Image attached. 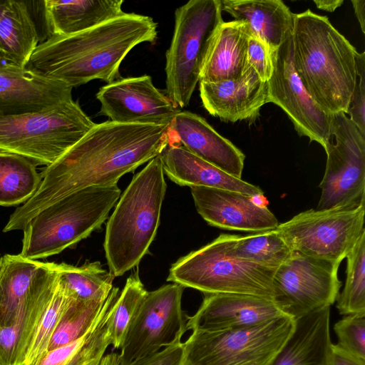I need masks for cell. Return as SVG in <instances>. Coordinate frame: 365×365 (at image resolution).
I'll list each match as a JSON object with an SVG mask.
<instances>
[{"mask_svg":"<svg viewBox=\"0 0 365 365\" xmlns=\"http://www.w3.org/2000/svg\"><path fill=\"white\" fill-rule=\"evenodd\" d=\"M365 204L300 212L275 229L293 252L341 263L365 233Z\"/></svg>","mask_w":365,"mask_h":365,"instance_id":"obj_10","label":"cell"},{"mask_svg":"<svg viewBox=\"0 0 365 365\" xmlns=\"http://www.w3.org/2000/svg\"><path fill=\"white\" fill-rule=\"evenodd\" d=\"M294 71L314 101L327 113H346L356 78L357 51L328 18L310 9L294 14Z\"/></svg>","mask_w":365,"mask_h":365,"instance_id":"obj_3","label":"cell"},{"mask_svg":"<svg viewBox=\"0 0 365 365\" xmlns=\"http://www.w3.org/2000/svg\"><path fill=\"white\" fill-rule=\"evenodd\" d=\"M71 298L68 289L58 276L54 294L41 317L23 365H31L47 351L51 336Z\"/></svg>","mask_w":365,"mask_h":365,"instance_id":"obj_36","label":"cell"},{"mask_svg":"<svg viewBox=\"0 0 365 365\" xmlns=\"http://www.w3.org/2000/svg\"><path fill=\"white\" fill-rule=\"evenodd\" d=\"M9 3V0H0V19Z\"/></svg>","mask_w":365,"mask_h":365,"instance_id":"obj_45","label":"cell"},{"mask_svg":"<svg viewBox=\"0 0 365 365\" xmlns=\"http://www.w3.org/2000/svg\"><path fill=\"white\" fill-rule=\"evenodd\" d=\"M158 24L134 13L69 36H51L38 45L26 68L45 78L78 87L98 79H120V65L137 45L155 42Z\"/></svg>","mask_w":365,"mask_h":365,"instance_id":"obj_2","label":"cell"},{"mask_svg":"<svg viewBox=\"0 0 365 365\" xmlns=\"http://www.w3.org/2000/svg\"><path fill=\"white\" fill-rule=\"evenodd\" d=\"M200 96L205 110L225 122L253 120L267 103V81L251 67L235 78L199 82Z\"/></svg>","mask_w":365,"mask_h":365,"instance_id":"obj_21","label":"cell"},{"mask_svg":"<svg viewBox=\"0 0 365 365\" xmlns=\"http://www.w3.org/2000/svg\"><path fill=\"white\" fill-rule=\"evenodd\" d=\"M251 35L244 21H223L215 34L199 82H217L240 76L246 68Z\"/></svg>","mask_w":365,"mask_h":365,"instance_id":"obj_25","label":"cell"},{"mask_svg":"<svg viewBox=\"0 0 365 365\" xmlns=\"http://www.w3.org/2000/svg\"><path fill=\"white\" fill-rule=\"evenodd\" d=\"M331 307L295 320L294 330L271 365H329Z\"/></svg>","mask_w":365,"mask_h":365,"instance_id":"obj_24","label":"cell"},{"mask_svg":"<svg viewBox=\"0 0 365 365\" xmlns=\"http://www.w3.org/2000/svg\"><path fill=\"white\" fill-rule=\"evenodd\" d=\"M232 235L221 234L197 250L180 258L170 269L167 281L204 294L233 293L273 299L277 269L232 255Z\"/></svg>","mask_w":365,"mask_h":365,"instance_id":"obj_8","label":"cell"},{"mask_svg":"<svg viewBox=\"0 0 365 365\" xmlns=\"http://www.w3.org/2000/svg\"><path fill=\"white\" fill-rule=\"evenodd\" d=\"M166 189L159 155L134 175L119 197L107 222L103 245L114 277L138 266L148 252L157 234Z\"/></svg>","mask_w":365,"mask_h":365,"instance_id":"obj_4","label":"cell"},{"mask_svg":"<svg viewBox=\"0 0 365 365\" xmlns=\"http://www.w3.org/2000/svg\"><path fill=\"white\" fill-rule=\"evenodd\" d=\"M339 264L293 252L274 274L272 301L284 315L294 320L331 307L341 286Z\"/></svg>","mask_w":365,"mask_h":365,"instance_id":"obj_12","label":"cell"},{"mask_svg":"<svg viewBox=\"0 0 365 365\" xmlns=\"http://www.w3.org/2000/svg\"><path fill=\"white\" fill-rule=\"evenodd\" d=\"M120 193L117 185L88 187L47 206L23 229L19 255L36 260L75 245L101 227Z\"/></svg>","mask_w":365,"mask_h":365,"instance_id":"obj_5","label":"cell"},{"mask_svg":"<svg viewBox=\"0 0 365 365\" xmlns=\"http://www.w3.org/2000/svg\"><path fill=\"white\" fill-rule=\"evenodd\" d=\"M220 0H190L175 12V27L165 53L166 95L175 107L188 106L218 28Z\"/></svg>","mask_w":365,"mask_h":365,"instance_id":"obj_7","label":"cell"},{"mask_svg":"<svg viewBox=\"0 0 365 365\" xmlns=\"http://www.w3.org/2000/svg\"><path fill=\"white\" fill-rule=\"evenodd\" d=\"M184 289L172 283L147 292L120 348L119 365L181 341L187 331V315L181 307Z\"/></svg>","mask_w":365,"mask_h":365,"instance_id":"obj_13","label":"cell"},{"mask_svg":"<svg viewBox=\"0 0 365 365\" xmlns=\"http://www.w3.org/2000/svg\"><path fill=\"white\" fill-rule=\"evenodd\" d=\"M355 15L359 23L361 30L363 34L365 33V1L364 0H351V1Z\"/></svg>","mask_w":365,"mask_h":365,"instance_id":"obj_42","label":"cell"},{"mask_svg":"<svg viewBox=\"0 0 365 365\" xmlns=\"http://www.w3.org/2000/svg\"><path fill=\"white\" fill-rule=\"evenodd\" d=\"M337 345L365 361V313L346 315L334 326Z\"/></svg>","mask_w":365,"mask_h":365,"instance_id":"obj_37","label":"cell"},{"mask_svg":"<svg viewBox=\"0 0 365 365\" xmlns=\"http://www.w3.org/2000/svg\"><path fill=\"white\" fill-rule=\"evenodd\" d=\"M38 41L26 1L9 0L0 19V61L25 68Z\"/></svg>","mask_w":365,"mask_h":365,"instance_id":"obj_28","label":"cell"},{"mask_svg":"<svg viewBox=\"0 0 365 365\" xmlns=\"http://www.w3.org/2000/svg\"><path fill=\"white\" fill-rule=\"evenodd\" d=\"M96 96L100 114L118 123L170 126L180 111L148 75L120 78L101 87Z\"/></svg>","mask_w":365,"mask_h":365,"instance_id":"obj_15","label":"cell"},{"mask_svg":"<svg viewBox=\"0 0 365 365\" xmlns=\"http://www.w3.org/2000/svg\"><path fill=\"white\" fill-rule=\"evenodd\" d=\"M230 251L236 258L272 269H277L293 253L275 229L247 235H232Z\"/></svg>","mask_w":365,"mask_h":365,"instance_id":"obj_31","label":"cell"},{"mask_svg":"<svg viewBox=\"0 0 365 365\" xmlns=\"http://www.w3.org/2000/svg\"><path fill=\"white\" fill-rule=\"evenodd\" d=\"M285 316L272 300L244 294H205L196 313L187 315V330L222 331L257 326Z\"/></svg>","mask_w":365,"mask_h":365,"instance_id":"obj_18","label":"cell"},{"mask_svg":"<svg viewBox=\"0 0 365 365\" xmlns=\"http://www.w3.org/2000/svg\"><path fill=\"white\" fill-rule=\"evenodd\" d=\"M58 278L71 296L80 301L104 302L113 287L114 276L99 262H87L81 267L56 263Z\"/></svg>","mask_w":365,"mask_h":365,"instance_id":"obj_32","label":"cell"},{"mask_svg":"<svg viewBox=\"0 0 365 365\" xmlns=\"http://www.w3.org/2000/svg\"><path fill=\"white\" fill-rule=\"evenodd\" d=\"M169 126L123 124L95 125L41 173L34 195L10 216L3 231L23 230L47 206L76 191L117 185L125 174L160 155L169 144Z\"/></svg>","mask_w":365,"mask_h":365,"instance_id":"obj_1","label":"cell"},{"mask_svg":"<svg viewBox=\"0 0 365 365\" xmlns=\"http://www.w3.org/2000/svg\"><path fill=\"white\" fill-rule=\"evenodd\" d=\"M41 182L35 164L19 155L0 152V205L25 203Z\"/></svg>","mask_w":365,"mask_h":365,"instance_id":"obj_30","label":"cell"},{"mask_svg":"<svg viewBox=\"0 0 365 365\" xmlns=\"http://www.w3.org/2000/svg\"><path fill=\"white\" fill-rule=\"evenodd\" d=\"M190 190L197 212L211 226L255 233L274 230L279 224L265 205L255 203L253 196L207 187H191Z\"/></svg>","mask_w":365,"mask_h":365,"instance_id":"obj_17","label":"cell"},{"mask_svg":"<svg viewBox=\"0 0 365 365\" xmlns=\"http://www.w3.org/2000/svg\"><path fill=\"white\" fill-rule=\"evenodd\" d=\"M56 263L0 255V328L10 326L30 302L54 289Z\"/></svg>","mask_w":365,"mask_h":365,"instance_id":"obj_16","label":"cell"},{"mask_svg":"<svg viewBox=\"0 0 365 365\" xmlns=\"http://www.w3.org/2000/svg\"><path fill=\"white\" fill-rule=\"evenodd\" d=\"M329 365H365V361L349 354L337 344L331 343L329 354Z\"/></svg>","mask_w":365,"mask_h":365,"instance_id":"obj_41","label":"cell"},{"mask_svg":"<svg viewBox=\"0 0 365 365\" xmlns=\"http://www.w3.org/2000/svg\"><path fill=\"white\" fill-rule=\"evenodd\" d=\"M122 0H45L51 36H69L122 16Z\"/></svg>","mask_w":365,"mask_h":365,"instance_id":"obj_26","label":"cell"},{"mask_svg":"<svg viewBox=\"0 0 365 365\" xmlns=\"http://www.w3.org/2000/svg\"><path fill=\"white\" fill-rule=\"evenodd\" d=\"M273 53L264 42L251 35L247 43L246 67H251L262 81H267L273 70Z\"/></svg>","mask_w":365,"mask_h":365,"instance_id":"obj_39","label":"cell"},{"mask_svg":"<svg viewBox=\"0 0 365 365\" xmlns=\"http://www.w3.org/2000/svg\"><path fill=\"white\" fill-rule=\"evenodd\" d=\"M313 1L318 9L328 12L334 11L344 3V0H314Z\"/></svg>","mask_w":365,"mask_h":365,"instance_id":"obj_43","label":"cell"},{"mask_svg":"<svg viewBox=\"0 0 365 365\" xmlns=\"http://www.w3.org/2000/svg\"><path fill=\"white\" fill-rule=\"evenodd\" d=\"M147 292L138 273L132 274L126 279L121 293L110 308L107 322L108 331L114 349L120 348Z\"/></svg>","mask_w":365,"mask_h":365,"instance_id":"obj_33","label":"cell"},{"mask_svg":"<svg viewBox=\"0 0 365 365\" xmlns=\"http://www.w3.org/2000/svg\"><path fill=\"white\" fill-rule=\"evenodd\" d=\"M100 365H119L118 354L111 352L105 354Z\"/></svg>","mask_w":365,"mask_h":365,"instance_id":"obj_44","label":"cell"},{"mask_svg":"<svg viewBox=\"0 0 365 365\" xmlns=\"http://www.w3.org/2000/svg\"><path fill=\"white\" fill-rule=\"evenodd\" d=\"M118 290L113 288L99 316L86 334L73 342L47 351L31 365H100L111 344L107 322Z\"/></svg>","mask_w":365,"mask_h":365,"instance_id":"obj_27","label":"cell"},{"mask_svg":"<svg viewBox=\"0 0 365 365\" xmlns=\"http://www.w3.org/2000/svg\"><path fill=\"white\" fill-rule=\"evenodd\" d=\"M127 365H184L182 341L167 346L158 352L130 362Z\"/></svg>","mask_w":365,"mask_h":365,"instance_id":"obj_40","label":"cell"},{"mask_svg":"<svg viewBox=\"0 0 365 365\" xmlns=\"http://www.w3.org/2000/svg\"><path fill=\"white\" fill-rule=\"evenodd\" d=\"M346 258V281L336 299V308L345 316L365 313V233Z\"/></svg>","mask_w":365,"mask_h":365,"instance_id":"obj_34","label":"cell"},{"mask_svg":"<svg viewBox=\"0 0 365 365\" xmlns=\"http://www.w3.org/2000/svg\"><path fill=\"white\" fill-rule=\"evenodd\" d=\"M294 327L282 316L247 328L194 331L183 343L184 365H271Z\"/></svg>","mask_w":365,"mask_h":365,"instance_id":"obj_9","label":"cell"},{"mask_svg":"<svg viewBox=\"0 0 365 365\" xmlns=\"http://www.w3.org/2000/svg\"><path fill=\"white\" fill-rule=\"evenodd\" d=\"M106 301L83 302L72 297L51 336L47 351L73 342L86 334Z\"/></svg>","mask_w":365,"mask_h":365,"instance_id":"obj_35","label":"cell"},{"mask_svg":"<svg viewBox=\"0 0 365 365\" xmlns=\"http://www.w3.org/2000/svg\"><path fill=\"white\" fill-rule=\"evenodd\" d=\"M73 88L0 61V115L39 111L72 100Z\"/></svg>","mask_w":365,"mask_h":365,"instance_id":"obj_19","label":"cell"},{"mask_svg":"<svg viewBox=\"0 0 365 365\" xmlns=\"http://www.w3.org/2000/svg\"><path fill=\"white\" fill-rule=\"evenodd\" d=\"M56 287L26 304L10 326L0 328V365L24 364L28 349Z\"/></svg>","mask_w":365,"mask_h":365,"instance_id":"obj_29","label":"cell"},{"mask_svg":"<svg viewBox=\"0 0 365 365\" xmlns=\"http://www.w3.org/2000/svg\"><path fill=\"white\" fill-rule=\"evenodd\" d=\"M222 11L245 22L251 34L274 51L292 36L294 14L281 0H220Z\"/></svg>","mask_w":365,"mask_h":365,"instance_id":"obj_23","label":"cell"},{"mask_svg":"<svg viewBox=\"0 0 365 365\" xmlns=\"http://www.w3.org/2000/svg\"><path fill=\"white\" fill-rule=\"evenodd\" d=\"M168 136V145H180L227 174L242 179L245 155L200 115L180 110L169 126Z\"/></svg>","mask_w":365,"mask_h":365,"instance_id":"obj_20","label":"cell"},{"mask_svg":"<svg viewBox=\"0 0 365 365\" xmlns=\"http://www.w3.org/2000/svg\"><path fill=\"white\" fill-rule=\"evenodd\" d=\"M292 35L273 53V70L267 81V103L280 107L300 136L324 148L329 143L332 115L324 112L300 82L293 63Z\"/></svg>","mask_w":365,"mask_h":365,"instance_id":"obj_14","label":"cell"},{"mask_svg":"<svg viewBox=\"0 0 365 365\" xmlns=\"http://www.w3.org/2000/svg\"><path fill=\"white\" fill-rule=\"evenodd\" d=\"M160 155L164 174L181 186L218 188L250 196L263 195V190L258 186L227 174L180 145H169Z\"/></svg>","mask_w":365,"mask_h":365,"instance_id":"obj_22","label":"cell"},{"mask_svg":"<svg viewBox=\"0 0 365 365\" xmlns=\"http://www.w3.org/2000/svg\"><path fill=\"white\" fill-rule=\"evenodd\" d=\"M95 124L73 99L39 111L0 115V152L48 166Z\"/></svg>","mask_w":365,"mask_h":365,"instance_id":"obj_6","label":"cell"},{"mask_svg":"<svg viewBox=\"0 0 365 365\" xmlns=\"http://www.w3.org/2000/svg\"><path fill=\"white\" fill-rule=\"evenodd\" d=\"M318 210L365 204V134L344 112L331 116Z\"/></svg>","mask_w":365,"mask_h":365,"instance_id":"obj_11","label":"cell"},{"mask_svg":"<svg viewBox=\"0 0 365 365\" xmlns=\"http://www.w3.org/2000/svg\"><path fill=\"white\" fill-rule=\"evenodd\" d=\"M356 78L346 114L365 134V52L356 56Z\"/></svg>","mask_w":365,"mask_h":365,"instance_id":"obj_38","label":"cell"}]
</instances>
